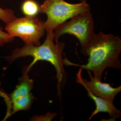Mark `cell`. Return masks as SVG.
Wrapping results in <instances>:
<instances>
[{
    "instance_id": "6da1fadb",
    "label": "cell",
    "mask_w": 121,
    "mask_h": 121,
    "mask_svg": "<svg viewBox=\"0 0 121 121\" xmlns=\"http://www.w3.org/2000/svg\"><path fill=\"white\" fill-rule=\"evenodd\" d=\"M121 39L118 36L106 34L102 31L95 33L92 41L86 47L81 49V52L88 56L85 65L71 63L64 59V65L79 66L82 69L92 72L93 76L101 81L104 70L107 68L121 69L120 56Z\"/></svg>"
},
{
    "instance_id": "7a4b0ae2",
    "label": "cell",
    "mask_w": 121,
    "mask_h": 121,
    "mask_svg": "<svg viewBox=\"0 0 121 121\" xmlns=\"http://www.w3.org/2000/svg\"><path fill=\"white\" fill-rule=\"evenodd\" d=\"M54 40V32H47L46 39L42 44L36 46L25 44L23 47L14 50L11 55L4 58L10 64L19 58L32 56L33 60L30 65L25 67L24 73H28L37 61L44 60L49 62L56 70L58 93L60 95L61 87L66 82L67 76L64 66V59L62 56L65 44L58 41L55 44Z\"/></svg>"
},
{
    "instance_id": "3957f363",
    "label": "cell",
    "mask_w": 121,
    "mask_h": 121,
    "mask_svg": "<svg viewBox=\"0 0 121 121\" xmlns=\"http://www.w3.org/2000/svg\"><path fill=\"white\" fill-rule=\"evenodd\" d=\"M90 11L86 0L72 4L64 0H45L40 6L39 13H45L47 19L44 22L47 32H54L57 27L76 15Z\"/></svg>"
},
{
    "instance_id": "277c9868",
    "label": "cell",
    "mask_w": 121,
    "mask_h": 121,
    "mask_svg": "<svg viewBox=\"0 0 121 121\" xmlns=\"http://www.w3.org/2000/svg\"><path fill=\"white\" fill-rule=\"evenodd\" d=\"M54 31L56 42L58 41L59 38L63 35H73L78 40L81 49L89 45L95 34L94 23L90 11L75 16L60 24Z\"/></svg>"
},
{
    "instance_id": "5b68a950",
    "label": "cell",
    "mask_w": 121,
    "mask_h": 121,
    "mask_svg": "<svg viewBox=\"0 0 121 121\" xmlns=\"http://www.w3.org/2000/svg\"><path fill=\"white\" fill-rule=\"evenodd\" d=\"M5 30L13 37H17L26 44L38 46L45 34L44 22L37 16L17 18L7 24Z\"/></svg>"
},
{
    "instance_id": "8992f818",
    "label": "cell",
    "mask_w": 121,
    "mask_h": 121,
    "mask_svg": "<svg viewBox=\"0 0 121 121\" xmlns=\"http://www.w3.org/2000/svg\"><path fill=\"white\" fill-rule=\"evenodd\" d=\"M82 69L80 68L76 74V82L86 87L95 95L113 102L116 95L121 91V86L113 87L109 83H103L94 77L90 71H87L90 81L82 78Z\"/></svg>"
},
{
    "instance_id": "52a82bcc",
    "label": "cell",
    "mask_w": 121,
    "mask_h": 121,
    "mask_svg": "<svg viewBox=\"0 0 121 121\" xmlns=\"http://www.w3.org/2000/svg\"><path fill=\"white\" fill-rule=\"evenodd\" d=\"M84 88L87 91L88 96L94 102L96 107L95 109L91 114L89 120L100 112L108 113L112 117V119L115 120L117 118H120L121 116V111L115 106L113 102L96 96L86 87Z\"/></svg>"
},
{
    "instance_id": "ba28073f",
    "label": "cell",
    "mask_w": 121,
    "mask_h": 121,
    "mask_svg": "<svg viewBox=\"0 0 121 121\" xmlns=\"http://www.w3.org/2000/svg\"><path fill=\"white\" fill-rule=\"evenodd\" d=\"M33 86V80L29 78L27 73H24L19 79L16 88L9 95L11 102L28 95L32 90Z\"/></svg>"
},
{
    "instance_id": "9c48e42d",
    "label": "cell",
    "mask_w": 121,
    "mask_h": 121,
    "mask_svg": "<svg viewBox=\"0 0 121 121\" xmlns=\"http://www.w3.org/2000/svg\"><path fill=\"white\" fill-rule=\"evenodd\" d=\"M35 97L32 93L12 102V114L21 110H27L31 107Z\"/></svg>"
},
{
    "instance_id": "30bf717a",
    "label": "cell",
    "mask_w": 121,
    "mask_h": 121,
    "mask_svg": "<svg viewBox=\"0 0 121 121\" xmlns=\"http://www.w3.org/2000/svg\"><path fill=\"white\" fill-rule=\"evenodd\" d=\"M39 4L34 0H25L22 3L21 9L22 13L26 16H37L39 13Z\"/></svg>"
},
{
    "instance_id": "8fae6325",
    "label": "cell",
    "mask_w": 121,
    "mask_h": 121,
    "mask_svg": "<svg viewBox=\"0 0 121 121\" xmlns=\"http://www.w3.org/2000/svg\"><path fill=\"white\" fill-rule=\"evenodd\" d=\"M14 11L10 9H3L0 7V20L8 24L16 18Z\"/></svg>"
},
{
    "instance_id": "7c38bea8",
    "label": "cell",
    "mask_w": 121,
    "mask_h": 121,
    "mask_svg": "<svg viewBox=\"0 0 121 121\" xmlns=\"http://www.w3.org/2000/svg\"><path fill=\"white\" fill-rule=\"evenodd\" d=\"M14 37L3 31V28L0 26V47L5 44L12 42L14 39Z\"/></svg>"
},
{
    "instance_id": "4fadbf2b",
    "label": "cell",
    "mask_w": 121,
    "mask_h": 121,
    "mask_svg": "<svg viewBox=\"0 0 121 121\" xmlns=\"http://www.w3.org/2000/svg\"><path fill=\"white\" fill-rule=\"evenodd\" d=\"M57 115L55 113L49 112L44 115H36L32 117L30 119L31 121H51Z\"/></svg>"
}]
</instances>
